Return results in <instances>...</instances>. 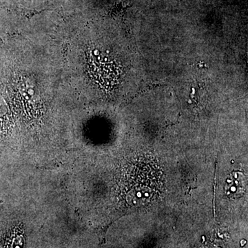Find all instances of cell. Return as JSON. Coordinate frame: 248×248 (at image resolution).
Masks as SVG:
<instances>
[{"label": "cell", "instance_id": "cell-1", "mask_svg": "<svg viewBox=\"0 0 248 248\" xmlns=\"http://www.w3.org/2000/svg\"><path fill=\"white\" fill-rule=\"evenodd\" d=\"M45 10H42V11H37V10H31V9H24L22 11V14L24 15V17H27V19H31V17H33L36 14H40L41 13L45 11Z\"/></svg>", "mask_w": 248, "mask_h": 248}]
</instances>
